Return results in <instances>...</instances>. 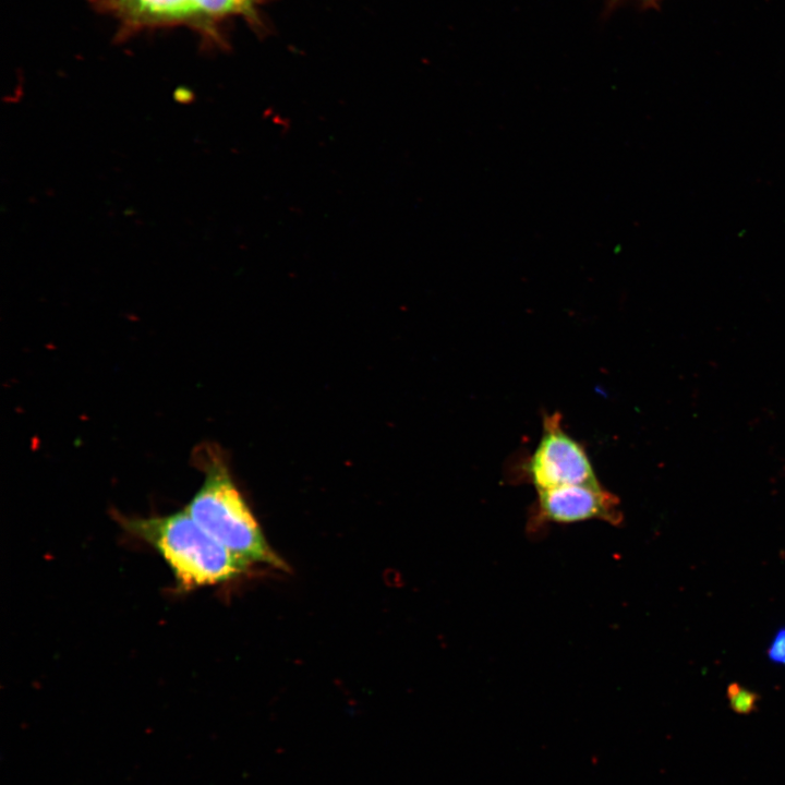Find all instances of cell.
<instances>
[{
	"instance_id": "2",
	"label": "cell",
	"mask_w": 785,
	"mask_h": 785,
	"mask_svg": "<svg viewBox=\"0 0 785 785\" xmlns=\"http://www.w3.org/2000/svg\"><path fill=\"white\" fill-rule=\"evenodd\" d=\"M204 481L186 505V512L214 539L249 561L287 570L285 560L269 546L257 520L235 486L224 457L201 452Z\"/></svg>"
},
{
	"instance_id": "4",
	"label": "cell",
	"mask_w": 785,
	"mask_h": 785,
	"mask_svg": "<svg viewBox=\"0 0 785 785\" xmlns=\"http://www.w3.org/2000/svg\"><path fill=\"white\" fill-rule=\"evenodd\" d=\"M520 472L538 492L575 484L601 485L585 448L565 431L559 412L544 414L539 443Z\"/></svg>"
},
{
	"instance_id": "5",
	"label": "cell",
	"mask_w": 785,
	"mask_h": 785,
	"mask_svg": "<svg viewBox=\"0 0 785 785\" xmlns=\"http://www.w3.org/2000/svg\"><path fill=\"white\" fill-rule=\"evenodd\" d=\"M601 520L620 524L619 498L601 485L575 484L538 492L528 526L532 532L547 523Z\"/></svg>"
},
{
	"instance_id": "7",
	"label": "cell",
	"mask_w": 785,
	"mask_h": 785,
	"mask_svg": "<svg viewBox=\"0 0 785 785\" xmlns=\"http://www.w3.org/2000/svg\"><path fill=\"white\" fill-rule=\"evenodd\" d=\"M766 654L771 662L785 665V627L777 630Z\"/></svg>"
},
{
	"instance_id": "6",
	"label": "cell",
	"mask_w": 785,
	"mask_h": 785,
	"mask_svg": "<svg viewBox=\"0 0 785 785\" xmlns=\"http://www.w3.org/2000/svg\"><path fill=\"white\" fill-rule=\"evenodd\" d=\"M726 695L730 708L736 713L740 714H748L754 711L760 699L757 692L751 691L737 683L728 685Z\"/></svg>"
},
{
	"instance_id": "3",
	"label": "cell",
	"mask_w": 785,
	"mask_h": 785,
	"mask_svg": "<svg viewBox=\"0 0 785 785\" xmlns=\"http://www.w3.org/2000/svg\"><path fill=\"white\" fill-rule=\"evenodd\" d=\"M263 0H89L92 7L112 17L117 36L129 38L144 31L188 27L203 43L221 45L222 27L234 17L257 23Z\"/></svg>"
},
{
	"instance_id": "1",
	"label": "cell",
	"mask_w": 785,
	"mask_h": 785,
	"mask_svg": "<svg viewBox=\"0 0 785 785\" xmlns=\"http://www.w3.org/2000/svg\"><path fill=\"white\" fill-rule=\"evenodd\" d=\"M118 522L158 552L184 590L229 581L251 566L200 527L185 509L165 516L120 515Z\"/></svg>"
}]
</instances>
